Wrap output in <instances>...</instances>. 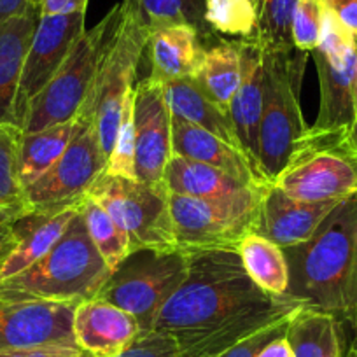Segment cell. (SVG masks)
<instances>
[{"mask_svg": "<svg viewBox=\"0 0 357 357\" xmlns=\"http://www.w3.org/2000/svg\"><path fill=\"white\" fill-rule=\"evenodd\" d=\"M356 86H357V65H356Z\"/></svg>", "mask_w": 357, "mask_h": 357, "instance_id": "cell-47", "label": "cell"}, {"mask_svg": "<svg viewBox=\"0 0 357 357\" xmlns=\"http://www.w3.org/2000/svg\"><path fill=\"white\" fill-rule=\"evenodd\" d=\"M39 18V4L32 0L20 15L0 25V123L16 125V93Z\"/></svg>", "mask_w": 357, "mask_h": 357, "instance_id": "cell-21", "label": "cell"}, {"mask_svg": "<svg viewBox=\"0 0 357 357\" xmlns=\"http://www.w3.org/2000/svg\"><path fill=\"white\" fill-rule=\"evenodd\" d=\"M190 256L183 250L132 252L107 279L95 298L123 308L137 319L140 331L154 329L167 301L183 286Z\"/></svg>", "mask_w": 357, "mask_h": 357, "instance_id": "cell-8", "label": "cell"}, {"mask_svg": "<svg viewBox=\"0 0 357 357\" xmlns=\"http://www.w3.org/2000/svg\"><path fill=\"white\" fill-rule=\"evenodd\" d=\"M165 91H167V100L172 114L214 133L219 139L226 140L240 149L229 116L195 84L193 79H178V81L167 82Z\"/></svg>", "mask_w": 357, "mask_h": 357, "instance_id": "cell-26", "label": "cell"}, {"mask_svg": "<svg viewBox=\"0 0 357 357\" xmlns=\"http://www.w3.org/2000/svg\"><path fill=\"white\" fill-rule=\"evenodd\" d=\"M256 357H293V350H291L289 342H287L286 335H284L268 343Z\"/></svg>", "mask_w": 357, "mask_h": 357, "instance_id": "cell-42", "label": "cell"}, {"mask_svg": "<svg viewBox=\"0 0 357 357\" xmlns=\"http://www.w3.org/2000/svg\"><path fill=\"white\" fill-rule=\"evenodd\" d=\"M25 205H15V207H0V236H4L13 228L16 221L26 215Z\"/></svg>", "mask_w": 357, "mask_h": 357, "instance_id": "cell-41", "label": "cell"}, {"mask_svg": "<svg viewBox=\"0 0 357 357\" xmlns=\"http://www.w3.org/2000/svg\"><path fill=\"white\" fill-rule=\"evenodd\" d=\"M32 0H0V25L13 16L20 15Z\"/></svg>", "mask_w": 357, "mask_h": 357, "instance_id": "cell-43", "label": "cell"}, {"mask_svg": "<svg viewBox=\"0 0 357 357\" xmlns=\"http://www.w3.org/2000/svg\"><path fill=\"white\" fill-rule=\"evenodd\" d=\"M321 4L329 9L357 40V0H321Z\"/></svg>", "mask_w": 357, "mask_h": 357, "instance_id": "cell-38", "label": "cell"}, {"mask_svg": "<svg viewBox=\"0 0 357 357\" xmlns=\"http://www.w3.org/2000/svg\"><path fill=\"white\" fill-rule=\"evenodd\" d=\"M82 125L60 160L25 188L23 200L29 214H50L79 207L107 167L98 142L93 118L82 114Z\"/></svg>", "mask_w": 357, "mask_h": 357, "instance_id": "cell-10", "label": "cell"}, {"mask_svg": "<svg viewBox=\"0 0 357 357\" xmlns=\"http://www.w3.org/2000/svg\"><path fill=\"white\" fill-rule=\"evenodd\" d=\"M322 26L321 0H298L293 18V44L296 50L312 53L319 46Z\"/></svg>", "mask_w": 357, "mask_h": 357, "instance_id": "cell-35", "label": "cell"}, {"mask_svg": "<svg viewBox=\"0 0 357 357\" xmlns=\"http://www.w3.org/2000/svg\"><path fill=\"white\" fill-rule=\"evenodd\" d=\"M39 4L40 15H74V13H86L88 0H36Z\"/></svg>", "mask_w": 357, "mask_h": 357, "instance_id": "cell-39", "label": "cell"}, {"mask_svg": "<svg viewBox=\"0 0 357 357\" xmlns=\"http://www.w3.org/2000/svg\"><path fill=\"white\" fill-rule=\"evenodd\" d=\"M79 212H81L82 219L86 222L89 238H91L100 256L107 263L109 270L114 273L119 264L130 256L128 238L119 229V226L116 225L111 214L91 197H86L79 204Z\"/></svg>", "mask_w": 357, "mask_h": 357, "instance_id": "cell-30", "label": "cell"}, {"mask_svg": "<svg viewBox=\"0 0 357 357\" xmlns=\"http://www.w3.org/2000/svg\"><path fill=\"white\" fill-rule=\"evenodd\" d=\"M133 104H135V88L123 105L121 119L116 132L112 151L109 154L107 167L104 174L116 175L137 181L135 174V121H133Z\"/></svg>", "mask_w": 357, "mask_h": 357, "instance_id": "cell-34", "label": "cell"}, {"mask_svg": "<svg viewBox=\"0 0 357 357\" xmlns=\"http://www.w3.org/2000/svg\"><path fill=\"white\" fill-rule=\"evenodd\" d=\"M188 256L186 280L161 308L154 324V329L174 336L177 345L272 296L250 279L236 250H200Z\"/></svg>", "mask_w": 357, "mask_h": 357, "instance_id": "cell-2", "label": "cell"}, {"mask_svg": "<svg viewBox=\"0 0 357 357\" xmlns=\"http://www.w3.org/2000/svg\"><path fill=\"white\" fill-rule=\"evenodd\" d=\"M22 137V126L0 123V207L25 205L18 165Z\"/></svg>", "mask_w": 357, "mask_h": 357, "instance_id": "cell-33", "label": "cell"}, {"mask_svg": "<svg viewBox=\"0 0 357 357\" xmlns=\"http://www.w3.org/2000/svg\"><path fill=\"white\" fill-rule=\"evenodd\" d=\"M354 328V338L350 342L349 350H347V356L345 357H357V321L352 324Z\"/></svg>", "mask_w": 357, "mask_h": 357, "instance_id": "cell-45", "label": "cell"}, {"mask_svg": "<svg viewBox=\"0 0 357 357\" xmlns=\"http://www.w3.org/2000/svg\"><path fill=\"white\" fill-rule=\"evenodd\" d=\"M118 357H181L175 338L168 333L140 331Z\"/></svg>", "mask_w": 357, "mask_h": 357, "instance_id": "cell-36", "label": "cell"}, {"mask_svg": "<svg viewBox=\"0 0 357 357\" xmlns=\"http://www.w3.org/2000/svg\"><path fill=\"white\" fill-rule=\"evenodd\" d=\"M293 357H345L342 321L328 312L301 307L286 329Z\"/></svg>", "mask_w": 357, "mask_h": 357, "instance_id": "cell-24", "label": "cell"}, {"mask_svg": "<svg viewBox=\"0 0 357 357\" xmlns=\"http://www.w3.org/2000/svg\"><path fill=\"white\" fill-rule=\"evenodd\" d=\"M352 139L357 144V86H356V119H354V128H352Z\"/></svg>", "mask_w": 357, "mask_h": 357, "instance_id": "cell-46", "label": "cell"}, {"mask_svg": "<svg viewBox=\"0 0 357 357\" xmlns=\"http://www.w3.org/2000/svg\"><path fill=\"white\" fill-rule=\"evenodd\" d=\"M272 184L300 202L343 200L357 193V144L352 132L308 126Z\"/></svg>", "mask_w": 357, "mask_h": 357, "instance_id": "cell-5", "label": "cell"}, {"mask_svg": "<svg viewBox=\"0 0 357 357\" xmlns=\"http://www.w3.org/2000/svg\"><path fill=\"white\" fill-rule=\"evenodd\" d=\"M88 197L111 214L126 235L130 254L140 250H177L170 214V191L167 186L102 174Z\"/></svg>", "mask_w": 357, "mask_h": 357, "instance_id": "cell-9", "label": "cell"}, {"mask_svg": "<svg viewBox=\"0 0 357 357\" xmlns=\"http://www.w3.org/2000/svg\"><path fill=\"white\" fill-rule=\"evenodd\" d=\"M82 125V116L60 125L50 126L40 132L23 133L20 142V181L25 190L29 184L46 174L58 160Z\"/></svg>", "mask_w": 357, "mask_h": 357, "instance_id": "cell-27", "label": "cell"}, {"mask_svg": "<svg viewBox=\"0 0 357 357\" xmlns=\"http://www.w3.org/2000/svg\"><path fill=\"white\" fill-rule=\"evenodd\" d=\"M310 56L314 58L321 88L319 114L312 128L352 132L356 119L357 47L338 61L328 58L319 50L312 51Z\"/></svg>", "mask_w": 357, "mask_h": 357, "instance_id": "cell-19", "label": "cell"}, {"mask_svg": "<svg viewBox=\"0 0 357 357\" xmlns=\"http://www.w3.org/2000/svg\"><path fill=\"white\" fill-rule=\"evenodd\" d=\"M172 147L174 154L218 168L247 186L266 188L242 149L175 114H172Z\"/></svg>", "mask_w": 357, "mask_h": 357, "instance_id": "cell-20", "label": "cell"}, {"mask_svg": "<svg viewBox=\"0 0 357 357\" xmlns=\"http://www.w3.org/2000/svg\"><path fill=\"white\" fill-rule=\"evenodd\" d=\"M133 121H135L137 181L163 186L165 168L174 156L172 111L163 82L149 75L137 82Z\"/></svg>", "mask_w": 357, "mask_h": 357, "instance_id": "cell-14", "label": "cell"}, {"mask_svg": "<svg viewBox=\"0 0 357 357\" xmlns=\"http://www.w3.org/2000/svg\"><path fill=\"white\" fill-rule=\"evenodd\" d=\"M204 18L215 36L252 39L257 30V6L252 0H205Z\"/></svg>", "mask_w": 357, "mask_h": 357, "instance_id": "cell-31", "label": "cell"}, {"mask_svg": "<svg viewBox=\"0 0 357 357\" xmlns=\"http://www.w3.org/2000/svg\"><path fill=\"white\" fill-rule=\"evenodd\" d=\"M238 40L240 53H242V82L233 97L228 116L238 139L240 149L252 165L257 177L266 186H270L259 167V125L263 116L264 84H266L263 50L254 37Z\"/></svg>", "mask_w": 357, "mask_h": 357, "instance_id": "cell-16", "label": "cell"}, {"mask_svg": "<svg viewBox=\"0 0 357 357\" xmlns=\"http://www.w3.org/2000/svg\"><path fill=\"white\" fill-rule=\"evenodd\" d=\"M193 81L218 107L228 114L233 97L242 82L240 40H221L207 47Z\"/></svg>", "mask_w": 357, "mask_h": 357, "instance_id": "cell-25", "label": "cell"}, {"mask_svg": "<svg viewBox=\"0 0 357 357\" xmlns=\"http://www.w3.org/2000/svg\"><path fill=\"white\" fill-rule=\"evenodd\" d=\"M0 357H88L77 349H60V347H43V349H23L0 352Z\"/></svg>", "mask_w": 357, "mask_h": 357, "instance_id": "cell-40", "label": "cell"}, {"mask_svg": "<svg viewBox=\"0 0 357 357\" xmlns=\"http://www.w3.org/2000/svg\"><path fill=\"white\" fill-rule=\"evenodd\" d=\"M257 207L219 204L170 193V214L177 249L236 250L247 231H252Z\"/></svg>", "mask_w": 357, "mask_h": 357, "instance_id": "cell-11", "label": "cell"}, {"mask_svg": "<svg viewBox=\"0 0 357 357\" xmlns=\"http://www.w3.org/2000/svg\"><path fill=\"white\" fill-rule=\"evenodd\" d=\"M123 15V4H116L100 23L84 30L51 81L29 105L23 119V133L40 132L50 126L74 119L93 89L95 77L112 33Z\"/></svg>", "mask_w": 357, "mask_h": 357, "instance_id": "cell-6", "label": "cell"}, {"mask_svg": "<svg viewBox=\"0 0 357 357\" xmlns=\"http://www.w3.org/2000/svg\"><path fill=\"white\" fill-rule=\"evenodd\" d=\"M287 296L354 324L357 314V193L343 198L307 242L284 249Z\"/></svg>", "mask_w": 357, "mask_h": 357, "instance_id": "cell-1", "label": "cell"}, {"mask_svg": "<svg viewBox=\"0 0 357 357\" xmlns=\"http://www.w3.org/2000/svg\"><path fill=\"white\" fill-rule=\"evenodd\" d=\"M198 30L188 25H172L151 33L147 43L151 74L149 77L167 82L193 79L207 47Z\"/></svg>", "mask_w": 357, "mask_h": 357, "instance_id": "cell-22", "label": "cell"}, {"mask_svg": "<svg viewBox=\"0 0 357 357\" xmlns=\"http://www.w3.org/2000/svg\"><path fill=\"white\" fill-rule=\"evenodd\" d=\"M263 56L266 84L259 125V167L272 184L308 130L301 114L300 93L310 53L289 47L263 51Z\"/></svg>", "mask_w": 357, "mask_h": 357, "instance_id": "cell-4", "label": "cell"}, {"mask_svg": "<svg viewBox=\"0 0 357 357\" xmlns=\"http://www.w3.org/2000/svg\"><path fill=\"white\" fill-rule=\"evenodd\" d=\"M79 207H68L50 214H26L15 222L16 245L0 264V282L25 272L40 259L68 228Z\"/></svg>", "mask_w": 357, "mask_h": 357, "instance_id": "cell-23", "label": "cell"}, {"mask_svg": "<svg viewBox=\"0 0 357 357\" xmlns=\"http://www.w3.org/2000/svg\"><path fill=\"white\" fill-rule=\"evenodd\" d=\"M84 22L86 13L40 15L23 63L18 93H16L15 119L18 126L23 125V119L33 98L40 93V89L51 81V77L67 60L72 47L86 30Z\"/></svg>", "mask_w": 357, "mask_h": 357, "instance_id": "cell-12", "label": "cell"}, {"mask_svg": "<svg viewBox=\"0 0 357 357\" xmlns=\"http://www.w3.org/2000/svg\"><path fill=\"white\" fill-rule=\"evenodd\" d=\"M121 20L109 40L93 89L79 111L93 118L98 142L107 160L118 132L123 105L135 88L139 61L146 53L151 37V32L140 23L130 2L121 0Z\"/></svg>", "mask_w": 357, "mask_h": 357, "instance_id": "cell-7", "label": "cell"}, {"mask_svg": "<svg viewBox=\"0 0 357 357\" xmlns=\"http://www.w3.org/2000/svg\"><path fill=\"white\" fill-rule=\"evenodd\" d=\"M139 16L140 23L151 33L172 25H188L198 30L202 40L207 43L215 33L205 23V0H126Z\"/></svg>", "mask_w": 357, "mask_h": 357, "instance_id": "cell-29", "label": "cell"}, {"mask_svg": "<svg viewBox=\"0 0 357 357\" xmlns=\"http://www.w3.org/2000/svg\"><path fill=\"white\" fill-rule=\"evenodd\" d=\"M75 305L74 301L0 300V352L43 347L77 349L72 331Z\"/></svg>", "mask_w": 357, "mask_h": 357, "instance_id": "cell-13", "label": "cell"}, {"mask_svg": "<svg viewBox=\"0 0 357 357\" xmlns=\"http://www.w3.org/2000/svg\"><path fill=\"white\" fill-rule=\"evenodd\" d=\"M112 272L77 211L61 238L25 272L0 282V300L74 301L95 298Z\"/></svg>", "mask_w": 357, "mask_h": 357, "instance_id": "cell-3", "label": "cell"}, {"mask_svg": "<svg viewBox=\"0 0 357 357\" xmlns=\"http://www.w3.org/2000/svg\"><path fill=\"white\" fill-rule=\"evenodd\" d=\"M356 321H357V314H356ZM356 321H354V322H356Z\"/></svg>", "mask_w": 357, "mask_h": 357, "instance_id": "cell-49", "label": "cell"}, {"mask_svg": "<svg viewBox=\"0 0 357 357\" xmlns=\"http://www.w3.org/2000/svg\"><path fill=\"white\" fill-rule=\"evenodd\" d=\"M298 0H259L257 30L254 39L263 51H279L294 47L293 18Z\"/></svg>", "mask_w": 357, "mask_h": 357, "instance_id": "cell-32", "label": "cell"}, {"mask_svg": "<svg viewBox=\"0 0 357 357\" xmlns=\"http://www.w3.org/2000/svg\"><path fill=\"white\" fill-rule=\"evenodd\" d=\"M72 331L84 356L118 357L139 335L140 326L123 308L100 298H88L75 305Z\"/></svg>", "mask_w": 357, "mask_h": 357, "instance_id": "cell-17", "label": "cell"}, {"mask_svg": "<svg viewBox=\"0 0 357 357\" xmlns=\"http://www.w3.org/2000/svg\"><path fill=\"white\" fill-rule=\"evenodd\" d=\"M342 200L329 202H300L287 197L273 184L266 186L261 193L252 231L280 249H289L312 238L326 215Z\"/></svg>", "mask_w": 357, "mask_h": 357, "instance_id": "cell-15", "label": "cell"}, {"mask_svg": "<svg viewBox=\"0 0 357 357\" xmlns=\"http://www.w3.org/2000/svg\"><path fill=\"white\" fill-rule=\"evenodd\" d=\"M293 317V315H291ZM289 319H284V321L275 322V324L268 326V328H263L261 331L254 333V335L247 336L245 340H242L240 343H236L233 349H229L225 356L221 357H256L264 347L270 342H273L279 336L286 335L287 324H289Z\"/></svg>", "mask_w": 357, "mask_h": 357, "instance_id": "cell-37", "label": "cell"}, {"mask_svg": "<svg viewBox=\"0 0 357 357\" xmlns=\"http://www.w3.org/2000/svg\"><path fill=\"white\" fill-rule=\"evenodd\" d=\"M165 186L170 193L219 204L257 207L263 190L247 186L208 165L174 154L165 168Z\"/></svg>", "mask_w": 357, "mask_h": 357, "instance_id": "cell-18", "label": "cell"}, {"mask_svg": "<svg viewBox=\"0 0 357 357\" xmlns=\"http://www.w3.org/2000/svg\"><path fill=\"white\" fill-rule=\"evenodd\" d=\"M252 2H254V4H256V6L259 4V0H252Z\"/></svg>", "mask_w": 357, "mask_h": 357, "instance_id": "cell-48", "label": "cell"}, {"mask_svg": "<svg viewBox=\"0 0 357 357\" xmlns=\"http://www.w3.org/2000/svg\"><path fill=\"white\" fill-rule=\"evenodd\" d=\"M245 272L263 291L284 296L289 287V266L286 254L277 243L256 231H247L236 247Z\"/></svg>", "mask_w": 357, "mask_h": 357, "instance_id": "cell-28", "label": "cell"}, {"mask_svg": "<svg viewBox=\"0 0 357 357\" xmlns=\"http://www.w3.org/2000/svg\"><path fill=\"white\" fill-rule=\"evenodd\" d=\"M15 245H16V233H15V228H11L4 236H0V264H2V261H4L6 257H8V254L15 249Z\"/></svg>", "mask_w": 357, "mask_h": 357, "instance_id": "cell-44", "label": "cell"}]
</instances>
